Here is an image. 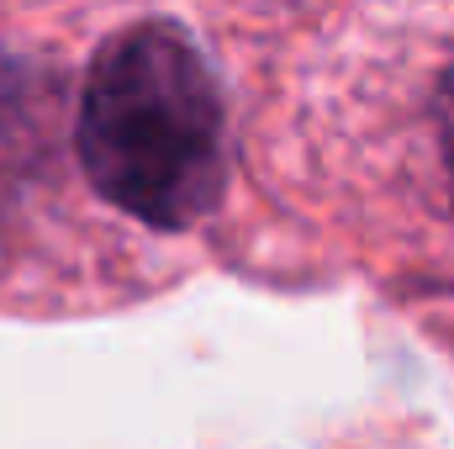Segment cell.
I'll return each instance as SVG.
<instances>
[{
  "instance_id": "obj_1",
  "label": "cell",
  "mask_w": 454,
  "mask_h": 449,
  "mask_svg": "<svg viewBox=\"0 0 454 449\" xmlns=\"http://www.w3.org/2000/svg\"><path fill=\"white\" fill-rule=\"evenodd\" d=\"M328 164L396 243L454 259V11L364 16L328 64Z\"/></svg>"
},
{
  "instance_id": "obj_2",
  "label": "cell",
  "mask_w": 454,
  "mask_h": 449,
  "mask_svg": "<svg viewBox=\"0 0 454 449\" xmlns=\"http://www.w3.org/2000/svg\"><path fill=\"white\" fill-rule=\"evenodd\" d=\"M74 154L90 191L153 232H185L227 185V101L217 69L175 21L112 32L80 80Z\"/></svg>"
}]
</instances>
